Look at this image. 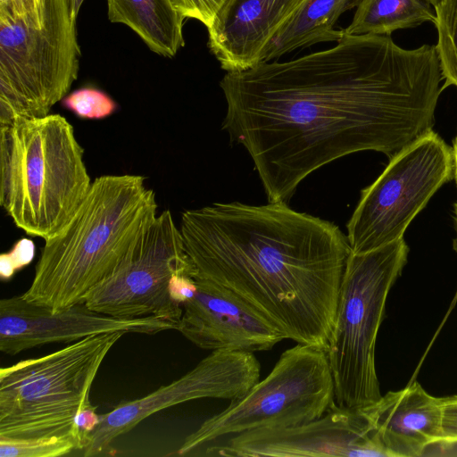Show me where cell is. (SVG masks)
<instances>
[{
  "label": "cell",
  "instance_id": "obj_17",
  "mask_svg": "<svg viewBox=\"0 0 457 457\" xmlns=\"http://www.w3.org/2000/svg\"><path fill=\"white\" fill-rule=\"evenodd\" d=\"M108 19L132 29L155 54L173 57L184 46L185 17L170 0H106Z\"/></svg>",
  "mask_w": 457,
  "mask_h": 457
},
{
  "label": "cell",
  "instance_id": "obj_25",
  "mask_svg": "<svg viewBox=\"0 0 457 457\" xmlns=\"http://www.w3.org/2000/svg\"><path fill=\"white\" fill-rule=\"evenodd\" d=\"M443 406L442 435L438 445H457V395L441 397Z\"/></svg>",
  "mask_w": 457,
  "mask_h": 457
},
{
  "label": "cell",
  "instance_id": "obj_4",
  "mask_svg": "<svg viewBox=\"0 0 457 457\" xmlns=\"http://www.w3.org/2000/svg\"><path fill=\"white\" fill-rule=\"evenodd\" d=\"M91 179L73 126L59 113L0 126V204L44 241L69 221Z\"/></svg>",
  "mask_w": 457,
  "mask_h": 457
},
{
  "label": "cell",
  "instance_id": "obj_19",
  "mask_svg": "<svg viewBox=\"0 0 457 457\" xmlns=\"http://www.w3.org/2000/svg\"><path fill=\"white\" fill-rule=\"evenodd\" d=\"M435 12L425 0H360L347 35L390 36L392 32L434 23Z\"/></svg>",
  "mask_w": 457,
  "mask_h": 457
},
{
  "label": "cell",
  "instance_id": "obj_13",
  "mask_svg": "<svg viewBox=\"0 0 457 457\" xmlns=\"http://www.w3.org/2000/svg\"><path fill=\"white\" fill-rule=\"evenodd\" d=\"M176 329L166 319L148 316L118 318L91 310L84 302L52 312L24 300L21 295L0 301V351L17 354L53 343H69L91 335L123 331L154 335Z\"/></svg>",
  "mask_w": 457,
  "mask_h": 457
},
{
  "label": "cell",
  "instance_id": "obj_3",
  "mask_svg": "<svg viewBox=\"0 0 457 457\" xmlns=\"http://www.w3.org/2000/svg\"><path fill=\"white\" fill-rule=\"evenodd\" d=\"M157 210L155 193L145 177L96 178L69 221L45 240L21 297L52 312L83 302L128 259Z\"/></svg>",
  "mask_w": 457,
  "mask_h": 457
},
{
  "label": "cell",
  "instance_id": "obj_16",
  "mask_svg": "<svg viewBox=\"0 0 457 457\" xmlns=\"http://www.w3.org/2000/svg\"><path fill=\"white\" fill-rule=\"evenodd\" d=\"M388 457H419L438 445L443 426L441 397L429 395L417 381L389 391L361 409Z\"/></svg>",
  "mask_w": 457,
  "mask_h": 457
},
{
  "label": "cell",
  "instance_id": "obj_23",
  "mask_svg": "<svg viewBox=\"0 0 457 457\" xmlns=\"http://www.w3.org/2000/svg\"><path fill=\"white\" fill-rule=\"evenodd\" d=\"M35 256V244L29 238H21L12 249L0 256V275L3 280L10 279L13 274L29 264Z\"/></svg>",
  "mask_w": 457,
  "mask_h": 457
},
{
  "label": "cell",
  "instance_id": "obj_9",
  "mask_svg": "<svg viewBox=\"0 0 457 457\" xmlns=\"http://www.w3.org/2000/svg\"><path fill=\"white\" fill-rule=\"evenodd\" d=\"M453 149L433 130L391 158L361 191L347 223L351 251L373 250L403 237L411 221L453 178Z\"/></svg>",
  "mask_w": 457,
  "mask_h": 457
},
{
  "label": "cell",
  "instance_id": "obj_24",
  "mask_svg": "<svg viewBox=\"0 0 457 457\" xmlns=\"http://www.w3.org/2000/svg\"><path fill=\"white\" fill-rule=\"evenodd\" d=\"M186 19H195L208 28L227 0H170Z\"/></svg>",
  "mask_w": 457,
  "mask_h": 457
},
{
  "label": "cell",
  "instance_id": "obj_26",
  "mask_svg": "<svg viewBox=\"0 0 457 457\" xmlns=\"http://www.w3.org/2000/svg\"><path fill=\"white\" fill-rule=\"evenodd\" d=\"M40 0H13V12L17 15H23L33 12L39 5Z\"/></svg>",
  "mask_w": 457,
  "mask_h": 457
},
{
  "label": "cell",
  "instance_id": "obj_6",
  "mask_svg": "<svg viewBox=\"0 0 457 457\" xmlns=\"http://www.w3.org/2000/svg\"><path fill=\"white\" fill-rule=\"evenodd\" d=\"M403 237L373 250L350 252L326 349L335 403L361 409L381 397L375 349L387 295L407 262Z\"/></svg>",
  "mask_w": 457,
  "mask_h": 457
},
{
  "label": "cell",
  "instance_id": "obj_18",
  "mask_svg": "<svg viewBox=\"0 0 457 457\" xmlns=\"http://www.w3.org/2000/svg\"><path fill=\"white\" fill-rule=\"evenodd\" d=\"M360 0H305L265 49L261 62L278 59L298 48L321 42H337L344 29H335L339 17ZM260 62V63H261Z\"/></svg>",
  "mask_w": 457,
  "mask_h": 457
},
{
  "label": "cell",
  "instance_id": "obj_2",
  "mask_svg": "<svg viewBox=\"0 0 457 457\" xmlns=\"http://www.w3.org/2000/svg\"><path fill=\"white\" fill-rule=\"evenodd\" d=\"M193 278L224 287L298 344L327 349L351 252L333 222L287 202L218 203L181 214Z\"/></svg>",
  "mask_w": 457,
  "mask_h": 457
},
{
  "label": "cell",
  "instance_id": "obj_15",
  "mask_svg": "<svg viewBox=\"0 0 457 457\" xmlns=\"http://www.w3.org/2000/svg\"><path fill=\"white\" fill-rule=\"evenodd\" d=\"M305 0H227L207 28L208 46L226 72L258 65Z\"/></svg>",
  "mask_w": 457,
  "mask_h": 457
},
{
  "label": "cell",
  "instance_id": "obj_29",
  "mask_svg": "<svg viewBox=\"0 0 457 457\" xmlns=\"http://www.w3.org/2000/svg\"><path fill=\"white\" fill-rule=\"evenodd\" d=\"M453 220H454V228H455V237L453 239V249L457 252V202L454 204V207H453Z\"/></svg>",
  "mask_w": 457,
  "mask_h": 457
},
{
  "label": "cell",
  "instance_id": "obj_12",
  "mask_svg": "<svg viewBox=\"0 0 457 457\" xmlns=\"http://www.w3.org/2000/svg\"><path fill=\"white\" fill-rule=\"evenodd\" d=\"M209 456L388 457L361 409L334 403L321 417L297 425L255 429L209 445Z\"/></svg>",
  "mask_w": 457,
  "mask_h": 457
},
{
  "label": "cell",
  "instance_id": "obj_27",
  "mask_svg": "<svg viewBox=\"0 0 457 457\" xmlns=\"http://www.w3.org/2000/svg\"><path fill=\"white\" fill-rule=\"evenodd\" d=\"M85 0H68L69 8L73 19L77 20L80 7Z\"/></svg>",
  "mask_w": 457,
  "mask_h": 457
},
{
  "label": "cell",
  "instance_id": "obj_1",
  "mask_svg": "<svg viewBox=\"0 0 457 457\" xmlns=\"http://www.w3.org/2000/svg\"><path fill=\"white\" fill-rule=\"evenodd\" d=\"M442 79L436 45L344 34L325 50L227 72L222 129L249 154L268 201L287 202L331 162L362 151L391 159L432 130Z\"/></svg>",
  "mask_w": 457,
  "mask_h": 457
},
{
  "label": "cell",
  "instance_id": "obj_22",
  "mask_svg": "<svg viewBox=\"0 0 457 457\" xmlns=\"http://www.w3.org/2000/svg\"><path fill=\"white\" fill-rule=\"evenodd\" d=\"M64 108L84 120H102L117 110V103L105 92L81 87L69 93L62 101Z\"/></svg>",
  "mask_w": 457,
  "mask_h": 457
},
{
  "label": "cell",
  "instance_id": "obj_11",
  "mask_svg": "<svg viewBox=\"0 0 457 457\" xmlns=\"http://www.w3.org/2000/svg\"><path fill=\"white\" fill-rule=\"evenodd\" d=\"M261 364L253 353L212 351L195 368L169 385L101 414L83 449L85 456L104 451L118 436L162 410L201 398L233 400L260 379Z\"/></svg>",
  "mask_w": 457,
  "mask_h": 457
},
{
  "label": "cell",
  "instance_id": "obj_28",
  "mask_svg": "<svg viewBox=\"0 0 457 457\" xmlns=\"http://www.w3.org/2000/svg\"><path fill=\"white\" fill-rule=\"evenodd\" d=\"M452 149H453V162H454L453 177L455 178L456 184H457V135L453 139Z\"/></svg>",
  "mask_w": 457,
  "mask_h": 457
},
{
  "label": "cell",
  "instance_id": "obj_20",
  "mask_svg": "<svg viewBox=\"0 0 457 457\" xmlns=\"http://www.w3.org/2000/svg\"><path fill=\"white\" fill-rule=\"evenodd\" d=\"M435 7L436 45L445 84L457 87V0H440Z\"/></svg>",
  "mask_w": 457,
  "mask_h": 457
},
{
  "label": "cell",
  "instance_id": "obj_21",
  "mask_svg": "<svg viewBox=\"0 0 457 457\" xmlns=\"http://www.w3.org/2000/svg\"><path fill=\"white\" fill-rule=\"evenodd\" d=\"M73 450H78V445L70 435L24 438L0 436V457H58Z\"/></svg>",
  "mask_w": 457,
  "mask_h": 457
},
{
  "label": "cell",
  "instance_id": "obj_30",
  "mask_svg": "<svg viewBox=\"0 0 457 457\" xmlns=\"http://www.w3.org/2000/svg\"><path fill=\"white\" fill-rule=\"evenodd\" d=\"M426 2H428V4H432L433 6L436 5L437 3L440 1V0H425Z\"/></svg>",
  "mask_w": 457,
  "mask_h": 457
},
{
  "label": "cell",
  "instance_id": "obj_8",
  "mask_svg": "<svg viewBox=\"0 0 457 457\" xmlns=\"http://www.w3.org/2000/svg\"><path fill=\"white\" fill-rule=\"evenodd\" d=\"M334 403L326 350L296 343L280 355L268 376L188 435L178 454L187 455L205 444L251 430L308 422Z\"/></svg>",
  "mask_w": 457,
  "mask_h": 457
},
{
  "label": "cell",
  "instance_id": "obj_5",
  "mask_svg": "<svg viewBox=\"0 0 457 457\" xmlns=\"http://www.w3.org/2000/svg\"><path fill=\"white\" fill-rule=\"evenodd\" d=\"M80 55L68 0L0 12V126L48 115L77 79Z\"/></svg>",
  "mask_w": 457,
  "mask_h": 457
},
{
  "label": "cell",
  "instance_id": "obj_7",
  "mask_svg": "<svg viewBox=\"0 0 457 457\" xmlns=\"http://www.w3.org/2000/svg\"><path fill=\"white\" fill-rule=\"evenodd\" d=\"M124 334L91 335L46 355L1 368L0 436L70 435L76 441L75 418L91 404L95 378Z\"/></svg>",
  "mask_w": 457,
  "mask_h": 457
},
{
  "label": "cell",
  "instance_id": "obj_14",
  "mask_svg": "<svg viewBox=\"0 0 457 457\" xmlns=\"http://www.w3.org/2000/svg\"><path fill=\"white\" fill-rule=\"evenodd\" d=\"M195 280L196 291L183 304L177 330L198 347L254 353L287 339L277 326L229 289Z\"/></svg>",
  "mask_w": 457,
  "mask_h": 457
},
{
  "label": "cell",
  "instance_id": "obj_10",
  "mask_svg": "<svg viewBox=\"0 0 457 457\" xmlns=\"http://www.w3.org/2000/svg\"><path fill=\"white\" fill-rule=\"evenodd\" d=\"M192 274L179 228L169 210L144 229L132 252L109 278L84 298L88 308L118 318L155 316L177 325L183 307L171 298L172 277Z\"/></svg>",
  "mask_w": 457,
  "mask_h": 457
}]
</instances>
